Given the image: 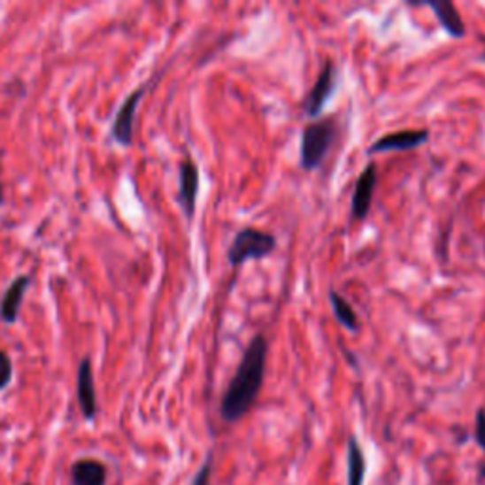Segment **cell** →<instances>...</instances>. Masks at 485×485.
<instances>
[{"mask_svg":"<svg viewBox=\"0 0 485 485\" xmlns=\"http://www.w3.org/2000/svg\"><path fill=\"white\" fill-rule=\"evenodd\" d=\"M267 362L266 335H254L245 349L234 380L227 385L220 402V415L226 423H237L245 417L264 387Z\"/></svg>","mask_w":485,"mask_h":485,"instance_id":"cell-1","label":"cell"},{"mask_svg":"<svg viewBox=\"0 0 485 485\" xmlns=\"http://www.w3.org/2000/svg\"><path fill=\"white\" fill-rule=\"evenodd\" d=\"M335 135H338L335 118H322L305 126L300 146V164L305 171H313L325 161L335 141Z\"/></svg>","mask_w":485,"mask_h":485,"instance_id":"cell-2","label":"cell"},{"mask_svg":"<svg viewBox=\"0 0 485 485\" xmlns=\"http://www.w3.org/2000/svg\"><path fill=\"white\" fill-rule=\"evenodd\" d=\"M277 249L275 235L256 230V227H242L227 249V262L239 267L249 260H264Z\"/></svg>","mask_w":485,"mask_h":485,"instance_id":"cell-3","label":"cell"},{"mask_svg":"<svg viewBox=\"0 0 485 485\" xmlns=\"http://www.w3.org/2000/svg\"><path fill=\"white\" fill-rule=\"evenodd\" d=\"M146 86H141L135 89L131 96L121 103L119 111L114 118L112 124V139L121 146H131L133 144V135H135V112H137V106L141 99L144 97Z\"/></svg>","mask_w":485,"mask_h":485,"instance_id":"cell-4","label":"cell"},{"mask_svg":"<svg viewBox=\"0 0 485 485\" xmlns=\"http://www.w3.org/2000/svg\"><path fill=\"white\" fill-rule=\"evenodd\" d=\"M430 139L428 129H406V131H396L389 133L385 137L377 139L372 146L368 154H383V152H408L413 148H420L427 144Z\"/></svg>","mask_w":485,"mask_h":485,"instance_id":"cell-5","label":"cell"},{"mask_svg":"<svg viewBox=\"0 0 485 485\" xmlns=\"http://www.w3.org/2000/svg\"><path fill=\"white\" fill-rule=\"evenodd\" d=\"M76 396L80 410L88 421H93L97 415V390L96 380H93V366L91 358H84L80 362L76 372Z\"/></svg>","mask_w":485,"mask_h":485,"instance_id":"cell-6","label":"cell"},{"mask_svg":"<svg viewBox=\"0 0 485 485\" xmlns=\"http://www.w3.org/2000/svg\"><path fill=\"white\" fill-rule=\"evenodd\" d=\"M335 89V65L332 61H327L325 66L313 84L312 91H309L307 101H305V114L309 118H319L325 109L327 101L332 97Z\"/></svg>","mask_w":485,"mask_h":485,"instance_id":"cell-7","label":"cell"},{"mask_svg":"<svg viewBox=\"0 0 485 485\" xmlns=\"http://www.w3.org/2000/svg\"><path fill=\"white\" fill-rule=\"evenodd\" d=\"M375 186H377V166L372 161V164H368L360 173V177L357 179L355 190H353L351 214L355 220H364L368 217Z\"/></svg>","mask_w":485,"mask_h":485,"instance_id":"cell-8","label":"cell"},{"mask_svg":"<svg viewBox=\"0 0 485 485\" xmlns=\"http://www.w3.org/2000/svg\"><path fill=\"white\" fill-rule=\"evenodd\" d=\"M29 275L16 277L10 282V287L3 294V298H0V320H3L4 325H13V322L18 320L25 292L29 289Z\"/></svg>","mask_w":485,"mask_h":485,"instance_id":"cell-9","label":"cell"},{"mask_svg":"<svg viewBox=\"0 0 485 485\" xmlns=\"http://www.w3.org/2000/svg\"><path fill=\"white\" fill-rule=\"evenodd\" d=\"M199 192V171L192 159H186L181 166V186H179V201L186 212V219L192 220L197 204Z\"/></svg>","mask_w":485,"mask_h":485,"instance_id":"cell-10","label":"cell"},{"mask_svg":"<svg viewBox=\"0 0 485 485\" xmlns=\"http://www.w3.org/2000/svg\"><path fill=\"white\" fill-rule=\"evenodd\" d=\"M423 6L436 13V19L442 25V29L451 38H463L466 35V25L459 16V12H457L455 4L450 3V0H430V3H425Z\"/></svg>","mask_w":485,"mask_h":485,"instance_id":"cell-11","label":"cell"},{"mask_svg":"<svg viewBox=\"0 0 485 485\" xmlns=\"http://www.w3.org/2000/svg\"><path fill=\"white\" fill-rule=\"evenodd\" d=\"M73 485H106V466L97 459H78L71 466Z\"/></svg>","mask_w":485,"mask_h":485,"instance_id":"cell-12","label":"cell"},{"mask_svg":"<svg viewBox=\"0 0 485 485\" xmlns=\"http://www.w3.org/2000/svg\"><path fill=\"white\" fill-rule=\"evenodd\" d=\"M366 478V457L355 436L349 438L347 446V485H364Z\"/></svg>","mask_w":485,"mask_h":485,"instance_id":"cell-13","label":"cell"},{"mask_svg":"<svg viewBox=\"0 0 485 485\" xmlns=\"http://www.w3.org/2000/svg\"><path fill=\"white\" fill-rule=\"evenodd\" d=\"M328 300L332 305V312H334L335 319H338L340 325L343 328H347L349 332H358L360 322H358V317L355 313V309L351 307V304H349L340 292H335L334 289H330V292H328Z\"/></svg>","mask_w":485,"mask_h":485,"instance_id":"cell-14","label":"cell"},{"mask_svg":"<svg viewBox=\"0 0 485 485\" xmlns=\"http://www.w3.org/2000/svg\"><path fill=\"white\" fill-rule=\"evenodd\" d=\"M12 377H13L12 360H10L8 353L0 349V390L6 389L12 383Z\"/></svg>","mask_w":485,"mask_h":485,"instance_id":"cell-15","label":"cell"},{"mask_svg":"<svg viewBox=\"0 0 485 485\" xmlns=\"http://www.w3.org/2000/svg\"><path fill=\"white\" fill-rule=\"evenodd\" d=\"M211 476H212V455H209L207 461L201 465L192 485H211Z\"/></svg>","mask_w":485,"mask_h":485,"instance_id":"cell-16","label":"cell"},{"mask_svg":"<svg viewBox=\"0 0 485 485\" xmlns=\"http://www.w3.org/2000/svg\"><path fill=\"white\" fill-rule=\"evenodd\" d=\"M474 438L478 446L485 451V408H480L476 413V428H474Z\"/></svg>","mask_w":485,"mask_h":485,"instance_id":"cell-17","label":"cell"},{"mask_svg":"<svg viewBox=\"0 0 485 485\" xmlns=\"http://www.w3.org/2000/svg\"><path fill=\"white\" fill-rule=\"evenodd\" d=\"M4 204V190H3V184H0V205Z\"/></svg>","mask_w":485,"mask_h":485,"instance_id":"cell-18","label":"cell"},{"mask_svg":"<svg viewBox=\"0 0 485 485\" xmlns=\"http://www.w3.org/2000/svg\"><path fill=\"white\" fill-rule=\"evenodd\" d=\"M480 59H481V61H485V51L481 53V58H480Z\"/></svg>","mask_w":485,"mask_h":485,"instance_id":"cell-19","label":"cell"},{"mask_svg":"<svg viewBox=\"0 0 485 485\" xmlns=\"http://www.w3.org/2000/svg\"><path fill=\"white\" fill-rule=\"evenodd\" d=\"M23 485H33V483H23Z\"/></svg>","mask_w":485,"mask_h":485,"instance_id":"cell-20","label":"cell"}]
</instances>
